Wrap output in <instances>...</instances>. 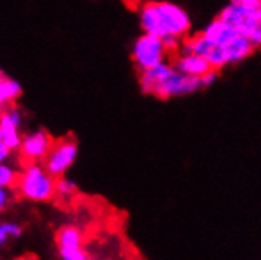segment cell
<instances>
[{"label": "cell", "instance_id": "4", "mask_svg": "<svg viewBox=\"0 0 261 260\" xmlns=\"http://www.w3.org/2000/svg\"><path fill=\"white\" fill-rule=\"evenodd\" d=\"M79 153L77 144L74 139H62L59 142H54L50 152L43 161V166L46 167V171L55 177L60 178L65 177L69 167L74 164Z\"/></svg>", "mask_w": 261, "mask_h": 260}, {"label": "cell", "instance_id": "20", "mask_svg": "<svg viewBox=\"0 0 261 260\" xmlns=\"http://www.w3.org/2000/svg\"><path fill=\"white\" fill-rule=\"evenodd\" d=\"M231 2H236V4H247L250 0H231Z\"/></svg>", "mask_w": 261, "mask_h": 260}, {"label": "cell", "instance_id": "6", "mask_svg": "<svg viewBox=\"0 0 261 260\" xmlns=\"http://www.w3.org/2000/svg\"><path fill=\"white\" fill-rule=\"evenodd\" d=\"M54 140L50 134L44 129H35L22 136L19 153L27 162H43Z\"/></svg>", "mask_w": 261, "mask_h": 260}, {"label": "cell", "instance_id": "16", "mask_svg": "<svg viewBox=\"0 0 261 260\" xmlns=\"http://www.w3.org/2000/svg\"><path fill=\"white\" fill-rule=\"evenodd\" d=\"M59 254H60V260H90L84 248L59 249Z\"/></svg>", "mask_w": 261, "mask_h": 260}, {"label": "cell", "instance_id": "13", "mask_svg": "<svg viewBox=\"0 0 261 260\" xmlns=\"http://www.w3.org/2000/svg\"><path fill=\"white\" fill-rule=\"evenodd\" d=\"M22 235V227L13 221H4L0 222V248L7 245L10 240L19 238Z\"/></svg>", "mask_w": 261, "mask_h": 260}, {"label": "cell", "instance_id": "1", "mask_svg": "<svg viewBox=\"0 0 261 260\" xmlns=\"http://www.w3.org/2000/svg\"><path fill=\"white\" fill-rule=\"evenodd\" d=\"M140 26L143 33L161 38L167 51H175L178 41L191 29V17L175 4L148 2L140 10Z\"/></svg>", "mask_w": 261, "mask_h": 260}, {"label": "cell", "instance_id": "2", "mask_svg": "<svg viewBox=\"0 0 261 260\" xmlns=\"http://www.w3.org/2000/svg\"><path fill=\"white\" fill-rule=\"evenodd\" d=\"M55 183L43 162H27L17 177L16 190L21 197L30 202H49L55 197Z\"/></svg>", "mask_w": 261, "mask_h": 260}, {"label": "cell", "instance_id": "19", "mask_svg": "<svg viewBox=\"0 0 261 260\" xmlns=\"http://www.w3.org/2000/svg\"><path fill=\"white\" fill-rule=\"evenodd\" d=\"M11 155V150L7 147V144L0 139V162H7Z\"/></svg>", "mask_w": 261, "mask_h": 260}, {"label": "cell", "instance_id": "5", "mask_svg": "<svg viewBox=\"0 0 261 260\" xmlns=\"http://www.w3.org/2000/svg\"><path fill=\"white\" fill-rule=\"evenodd\" d=\"M201 88L203 85H201L200 78L188 76V74H182L175 68L169 76L153 90L151 95L159 100H170L176 97H186V95L195 93V91Z\"/></svg>", "mask_w": 261, "mask_h": 260}, {"label": "cell", "instance_id": "9", "mask_svg": "<svg viewBox=\"0 0 261 260\" xmlns=\"http://www.w3.org/2000/svg\"><path fill=\"white\" fill-rule=\"evenodd\" d=\"M173 66L179 73L188 74V76H194V78H201L211 69V65L208 63V60L195 54H182L181 57L176 59Z\"/></svg>", "mask_w": 261, "mask_h": 260}, {"label": "cell", "instance_id": "7", "mask_svg": "<svg viewBox=\"0 0 261 260\" xmlns=\"http://www.w3.org/2000/svg\"><path fill=\"white\" fill-rule=\"evenodd\" d=\"M201 35L206 38V41L213 48H225L236 38L239 32L228 22L220 19V17H216V19L210 22L206 29L201 32Z\"/></svg>", "mask_w": 261, "mask_h": 260}, {"label": "cell", "instance_id": "15", "mask_svg": "<svg viewBox=\"0 0 261 260\" xmlns=\"http://www.w3.org/2000/svg\"><path fill=\"white\" fill-rule=\"evenodd\" d=\"M76 191H77L76 181H72L71 178H66V177L57 178V183H55V196L68 199L76 194Z\"/></svg>", "mask_w": 261, "mask_h": 260}, {"label": "cell", "instance_id": "10", "mask_svg": "<svg viewBox=\"0 0 261 260\" xmlns=\"http://www.w3.org/2000/svg\"><path fill=\"white\" fill-rule=\"evenodd\" d=\"M0 131H2V140L7 144V147L11 152L19 150L22 134H21V126L16 125L7 114L5 110H0Z\"/></svg>", "mask_w": 261, "mask_h": 260}, {"label": "cell", "instance_id": "18", "mask_svg": "<svg viewBox=\"0 0 261 260\" xmlns=\"http://www.w3.org/2000/svg\"><path fill=\"white\" fill-rule=\"evenodd\" d=\"M13 200V193L8 188H0V211H4Z\"/></svg>", "mask_w": 261, "mask_h": 260}, {"label": "cell", "instance_id": "17", "mask_svg": "<svg viewBox=\"0 0 261 260\" xmlns=\"http://www.w3.org/2000/svg\"><path fill=\"white\" fill-rule=\"evenodd\" d=\"M219 69H214V68H211L204 76H201L200 79H201V85H203V88H206V87H211L213 84H216V81L220 78L219 76Z\"/></svg>", "mask_w": 261, "mask_h": 260}, {"label": "cell", "instance_id": "8", "mask_svg": "<svg viewBox=\"0 0 261 260\" xmlns=\"http://www.w3.org/2000/svg\"><path fill=\"white\" fill-rule=\"evenodd\" d=\"M175 69L173 65H169V63H159L153 68H148L145 71H140V78H139V85H140V90L146 95H151L153 90L169 76V74Z\"/></svg>", "mask_w": 261, "mask_h": 260}, {"label": "cell", "instance_id": "3", "mask_svg": "<svg viewBox=\"0 0 261 260\" xmlns=\"http://www.w3.org/2000/svg\"><path fill=\"white\" fill-rule=\"evenodd\" d=\"M169 52L164 41L154 35L143 33L136 40L133 46V60L139 71L153 68L165 60V54Z\"/></svg>", "mask_w": 261, "mask_h": 260}, {"label": "cell", "instance_id": "12", "mask_svg": "<svg viewBox=\"0 0 261 260\" xmlns=\"http://www.w3.org/2000/svg\"><path fill=\"white\" fill-rule=\"evenodd\" d=\"M57 248L69 249V248H84V233L76 226H63L57 232Z\"/></svg>", "mask_w": 261, "mask_h": 260}, {"label": "cell", "instance_id": "14", "mask_svg": "<svg viewBox=\"0 0 261 260\" xmlns=\"http://www.w3.org/2000/svg\"><path fill=\"white\" fill-rule=\"evenodd\" d=\"M17 177H19V172L14 166L8 162H0V188L11 190L13 186H16Z\"/></svg>", "mask_w": 261, "mask_h": 260}, {"label": "cell", "instance_id": "11", "mask_svg": "<svg viewBox=\"0 0 261 260\" xmlns=\"http://www.w3.org/2000/svg\"><path fill=\"white\" fill-rule=\"evenodd\" d=\"M22 95V85L7 76L0 74V110L11 106Z\"/></svg>", "mask_w": 261, "mask_h": 260}]
</instances>
